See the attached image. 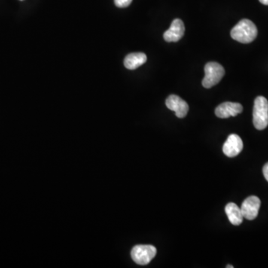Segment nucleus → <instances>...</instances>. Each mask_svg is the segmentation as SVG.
<instances>
[{
  "instance_id": "1",
  "label": "nucleus",
  "mask_w": 268,
  "mask_h": 268,
  "mask_svg": "<svg viewBox=\"0 0 268 268\" xmlns=\"http://www.w3.org/2000/svg\"><path fill=\"white\" fill-rule=\"evenodd\" d=\"M231 37L241 43H250L257 37L256 25L250 19H243L231 30Z\"/></svg>"
},
{
  "instance_id": "2",
  "label": "nucleus",
  "mask_w": 268,
  "mask_h": 268,
  "mask_svg": "<svg viewBox=\"0 0 268 268\" xmlns=\"http://www.w3.org/2000/svg\"><path fill=\"white\" fill-rule=\"evenodd\" d=\"M253 125L259 131L268 125V101L264 96L256 97L253 107Z\"/></svg>"
},
{
  "instance_id": "3",
  "label": "nucleus",
  "mask_w": 268,
  "mask_h": 268,
  "mask_svg": "<svg viewBox=\"0 0 268 268\" xmlns=\"http://www.w3.org/2000/svg\"><path fill=\"white\" fill-rule=\"evenodd\" d=\"M205 76L202 80V86L205 88L212 87L219 83L225 74V70L218 63L208 62L204 67Z\"/></svg>"
},
{
  "instance_id": "4",
  "label": "nucleus",
  "mask_w": 268,
  "mask_h": 268,
  "mask_svg": "<svg viewBox=\"0 0 268 268\" xmlns=\"http://www.w3.org/2000/svg\"><path fill=\"white\" fill-rule=\"evenodd\" d=\"M156 247L152 245H136L131 251L133 260L139 265H146L156 256Z\"/></svg>"
},
{
  "instance_id": "5",
  "label": "nucleus",
  "mask_w": 268,
  "mask_h": 268,
  "mask_svg": "<svg viewBox=\"0 0 268 268\" xmlns=\"http://www.w3.org/2000/svg\"><path fill=\"white\" fill-rule=\"evenodd\" d=\"M261 201L258 197L250 196L244 200L241 206V212L244 218L254 220L259 214Z\"/></svg>"
},
{
  "instance_id": "6",
  "label": "nucleus",
  "mask_w": 268,
  "mask_h": 268,
  "mask_svg": "<svg viewBox=\"0 0 268 268\" xmlns=\"http://www.w3.org/2000/svg\"><path fill=\"white\" fill-rule=\"evenodd\" d=\"M165 105L169 110L175 112L177 117H186L189 112V105L178 95H170L165 101Z\"/></svg>"
},
{
  "instance_id": "7",
  "label": "nucleus",
  "mask_w": 268,
  "mask_h": 268,
  "mask_svg": "<svg viewBox=\"0 0 268 268\" xmlns=\"http://www.w3.org/2000/svg\"><path fill=\"white\" fill-rule=\"evenodd\" d=\"M185 34V25L180 19H175L171 22V26L163 34L164 40L168 43L179 41Z\"/></svg>"
},
{
  "instance_id": "8",
  "label": "nucleus",
  "mask_w": 268,
  "mask_h": 268,
  "mask_svg": "<svg viewBox=\"0 0 268 268\" xmlns=\"http://www.w3.org/2000/svg\"><path fill=\"white\" fill-rule=\"evenodd\" d=\"M243 141L237 134H230L223 146V151L228 157H235L243 149Z\"/></svg>"
},
{
  "instance_id": "9",
  "label": "nucleus",
  "mask_w": 268,
  "mask_h": 268,
  "mask_svg": "<svg viewBox=\"0 0 268 268\" xmlns=\"http://www.w3.org/2000/svg\"><path fill=\"white\" fill-rule=\"evenodd\" d=\"M243 107L239 103L223 102L216 107L214 113L220 119H227L231 116H236L242 113Z\"/></svg>"
},
{
  "instance_id": "10",
  "label": "nucleus",
  "mask_w": 268,
  "mask_h": 268,
  "mask_svg": "<svg viewBox=\"0 0 268 268\" xmlns=\"http://www.w3.org/2000/svg\"><path fill=\"white\" fill-rule=\"evenodd\" d=\"M147 61V56L142 52H135L127 55L124 61L125 67L128 69L134 70L143 65Z\"/></svg>"
},
{
  "instance_id": "11",
  "label": "nucleus",
  "mask_w": 268,
  "mask_h": 268,
  "mask_svg": "<svg viewBox=\"0 0 268 268\" xmlns=\"http://www.w3.org/2000/svg\"><path fill=\"white\" fill-rule=\"evenodd\" d=\"M225 211L229 221L235 226H238L242 223L244 216L241 212V208L234 202H229L225 207Z\"/></svg>"
},
{
  "instance_id": "12",
  "label": "nucleus",
  "mask_w": 268,
  "mask_h": 268,
  "mask_svg": "<svg viewBox=\"0 0 268 268\" xmlns=\"http://www.w3.org/2000/svg\"><path fill=\"white\" fill-rule=\"evenodd\" d=\"M133 0H114L115 4L118 7H127L131 4Z\"/></svg>"
},
{
  "instance_id": "13",
  "label": "nucleus",
  "mask_w": 268,
  "mask_h": 268,
  "mask_svg": "<svg viewBox=\"0 0 268 268\" xmlns=\"http://www.w3.org/2000/svg\"><path fill=\"white\" fill-rule=\"evenodd\" d=\"M263 174L264 176H265V179L267 180V181L268 182V162L264 165Z\"/></svg>"
},
{
  "instance_id": "14",
  "label": "nucleus",
  "mask_w": 268,
  "mask_h": 268,
  "mask_svg": "<svg viewBox=\"0 0 268 268\" xmlns=\"http://www.w3.org/2000/svg\"><path fill=\"white\" fill-rule=\"evenodd\" d=\"M259 1L265 5H268V0H259Z\"/></svg>"
},
{
  "instance_id": "15",
  "label": "nucleus",
  "mask_w": 268,
  "mask_h": 268,
  "mask_svg": "<svg viewBox=\"0 0 268 268\" xmlns=\"http://www.w3.org/2000/svg\"><path fill=\"white\" fill-rule=\"evenodd\" d=\"M226 268H233L234 267L232 266V265H227V266H226Z\"/></svg>"
},
{
  "instance_id": "16",
  "label": "nucleus",
  "mask_w": 268,
  "mask_h": 268,
  "mask_svg": "<svg viewBox=\"0 0 268 268\" xmlns=\"http://www.w3.org/2000/svg\"><path fill=\"white\" fill-rule=\"evenodd\" d=\"M21 1H22V0H21Z\"/></svg>"
}]
</instances>
